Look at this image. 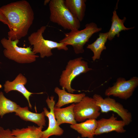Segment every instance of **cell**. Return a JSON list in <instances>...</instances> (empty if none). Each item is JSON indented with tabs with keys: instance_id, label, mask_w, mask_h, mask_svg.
<instances>
[{
	"instance_id": "1",
	"label": "cell",
	"mask_w": 138,
	"mask_h": 138,
	"mask_svg": "<svg viewBox=\"0 0 138 138\" xmlns=\"http://www.w3.org/2000/svg\"><path fill=\"white\" fill-rule=\"evenodd\" d=\"M0 11L8 21V38L19 40L27 35L34 19V12L28 2L22 0L12 2L2 6Z\"/></svg>"
},
{
	"instance_id": "2",
	"label": "cell",
	"mask_w": 138,
	"mask_h": 138,
	"mask_svg": "<svg viewBox=\"0 0 138 138\" xmlns=\"http://www.w3.org/2000/svg\"><path fill=\"white\" fill-rule=\"evenodd\" d=\"M50 21L64 29L70 31L79 29L80 22L66 6L64 0H51L49 3Z\"/></svg>"
},
{
	"instance_id": "3",
	"label": "cell",
	"mask_w": 138,
	"mask_h": 138,
	"mask_svg": "<svg viewBox=\"0 0 138 138\" xmlns=\"http://www.w3.org/2000/svg\"><path fill=\"white\" fill-rule=\"evenodd\" d=\"M102 29V28L98 27L94 22L88 23L82 30H73L65 33L64 37L59 42L67 45H72L76 54L82 53L84 52V46L89 41V39L94 33L101 31Z\"/></svg>"
},
{
	"instance_id": "4",
	"label": "cell",
	"mask_w": 138,
	"mask_h": 138,
	"mask_svg": "<svg viewBox=\"0 0 138 138\" xmlns=\"http://www.w3.org/2000/svg\"><path fill=\"white\" fill-rule=\"evenodd\" d=\"M19 41V40H12L8 38H2L1 42L4 48L3 51L4 56L19 63H30L35 61L39 56L32 51L30 47H18V44Z\"/></svg>"
},
{
	"instance_id": "5",
	"label": "cell",
	"mask_w": 138,
	"mask_h": 138,
	"mask_svg": "<svg viewBox=\"0 0 138 138\" xmlns=\"http://www.w3.org/2000/svg\"><path fill=\"white\" fill-rule=\"evenodd\" d=\"M46 28L45 26H42L28 37L29 42L33 46L32 51L36 54L39 53L40 57L43 58L52 55V50L53 49L67 51L68 48L65 44L45 39L44 38L43 34Z\"/></svg>"
},
{
	"instance_id": "6",
	"label": "cell",
	"mask_w": 138,
	"mask_h": 138,
	"mask_svg": "<svg viewBox=\"0 0 138 138\" xmlns=\"http://www.w3.org/2000/svg\"><path fill=\"white\" fill-rule=\"evenodd\" d=\"M92 69L89 67L87 62L79 57L69 60L65 70L61 75L59 82L62 89H66L67 91L73 94L76 91L72 88V82L77 76L82 73H86Z\"/></svg>"
},
{
	"instance_id": "7",
	"label": "cell",
	"mask_w": 138,
	"mask_h": 138,
	"mask_svg": "<svg viewBox=\"0 0 138 138\" xmlns=\"http://www.w3.org/2000/svg\"><path fill=\"white\" fill-rule=\"evenodd\" d=\"M93 98L101 112L112 111L117 113L125 122L126 125H129L132 121L131 113L114 99L109 97L104 98L101 95L97 94H94Z\"/></svg>"
},
{
	"instance_id": "8",
	"label": "cell",
	"mask_w": 138,
	"mask_h": 138,
	"mask_svg": "<svg viewBox=\"0 0 138 138\" xmlns=\"http://www.w3.org/2000/svg\"><path fill=\"white\" fill-rule=\"evenodd\" d=\"M138 86V78L136 76L133 77L128 80L124 78L119 77L112 86L106 89L105 94L107 97L112 96L127 100L132 95Z\"/></svg>"
},
{
	"instance_id": "9",
	"label": "cell",
	"mask_w": 138,
	"mask_h": 138,
	"mask_svg": "<svg viewBox=\"0 0 138 138\" xmlns=\"http://www.w3.org/2000/svg\"><path fill=\"white\" fill-rule=\"evenodd\" d=\"M100 109L93 98L85 96L79 102L75 104V119L82 122L87 119H96L100 114Z\"/></svg>"
},
{
	"instance_id": "10",
	"label": "cell",
	"mask_w": 138,
	"mask_h": 138,
	"mask_svg": "<svg viewBox=\"0 0 138 138\" xmlns=\"http://www.w3.org/2000/svg\"><path fill=\"white\" fill-rule=\"evenodd\" d=\"M54 96H52L50 98L48 96L46 100L50 111L45 107L43 108V111L45 116L48 118L49 124L47 129L42 131L41 138H49L53 135L60 136L62 135L64 132L63 129L58 124L54 115V109L55 101L54 100Z\"/></svg>"
},
{
	"instance_id": "11",
	"label": "cell",
	"mask_w": 138,
	"mask_h": 138,
	"mask_svg": "<svg viewBox=\"0 0 138 138\" xmlns=\"http://www.w3.org/2000/svg\"><path fill=\"white\" fill-rule=\"evenodd\" d=\"M97 124L95 135L112 131L123 133L126 131L124 128L126 125L125 122L122 120H118L113 113L109 118H103L97 120Z\"/></svg>"
},
{
	"instance_id": "12",
	"label": "cell",
	"mask_w": 138,
	"mask_h": 138,
	"mask_svg": "<svg viewBox=\"0 0 138 138\" xmlns=\"http://www.w3.org/2000/svg\"><path fill=\"white\" fill-rule=\"evenodd\" d=\"M27 82L26 78L21 73L19 74L12 81L7 80L4 85V90L8 93L12 90L17 91L22 94L27 99L29 107L32 108V106L29 100V98L33 94H41L43 93H33L28 91L25 86Z\"/></svg>"
},
{
	"instance_id": "13",
	"label": "cell",
	"mask_w": 138,
	"mask_h": 138,
	"mask_svg": "<svg viewBox=\"0 0 138 138\" xmlns=\"http://www.w3.org/2000/svg\"><path fill=\"white\" fill-rule=\"evenodd\" d=\"M54 91L58 95V101L54 107L61 108L62 106L70 103H77L80 102L86 95L84 93L74 94L66 91L65 89H61L58 87Z\"/></svg>"
},
{
	"instance_id": "14",
	"label": "cell",
	"mask_w": 138,
	"mask_h": 138,
	"mask_svg": "<svg viewBox=\"0 0 138 138\" xmlns=\"http://www.w3.org/2000/svg\"><path fill=\"white\" fill-rule=\"evenodd\" d=\"M16 115L26 121H30L36 124L39 126L45 125V115L43 111L40 113L30 111L28 107H21L19 106L15 112Z\"/></svg>"
},
{
	"instance_id": "15",
	"label": "cell",
	"mask_w": 138,
	"mask_h": 138,
	"mask_svg": "<svg viewBox=\"0 0 138 138\" xmlns=\"http://www.w3.org/2000/svg\"><path fill=\"white\" fill-rule=\"evenodd\" d=\"M75 103L64 108L54 107V113L58 124L60 125L64 123L74 124L77 123L74 111Z\"/></svg>"
},
{
	"instance_id": "16",
	"label": "cell",
	"mask_w": 138,
	"mask_h": 138,
	"mask_svg": "<svg viewBox=\"0 0 138 138\" xmlns=\"http://www.w3.org/2000/svg\"><path fill=\"white\" fill-rule=\"evenodd\" d=\"M97 124L96 119H91L79 123L71 124L70 127L79 133L82 137L93 138Z\"/></svg>"
},
{
	"instance_id": "17",
	"label": "cell",
	"mask_w": 138,
	"mask_h": 138,
	"mask_svg": "<svg viewBox=\"0 0 138 138\" xmlns=\"http://www.w3.org/2000/svg\"><path fill=\"white\" fill-rule=\"evenodd\" d=\"M86 2L85 0H65L64 4L73 16L81 22L85 15Z\"/></svg>"
},
{
	"instance_id": "18",
	"label": "cell",
	"mask_w": 138,
	"mask_h": 138,
	"mask_svg": "<svg viewBox=\"0 0 138 138\" xmlns=\"http://www.w3.org/2000/svg\"><path fill=\"white\" fill-rule=\"evenodd\" d=\"M126 20L124 17L122 19L119 18L115 10L113 12L112 18V23L110 28L108 32V39L112 40L116 36L119 37L120 32L123 30H127L133 29L134 27L127 28L124 25Z\"/></svg>"
},
{
	"instance_id": "19",
	"label": "cell",
	"mask_w": 138,
	"mask_h": 138,
	"mask_svg": "<svg viewBox=\"0 0 138 138\" xmlns=\"http://www.w3.org/2000/svg\"><path fill=\"white\" fill-rule=\"evenodd\" d=\"M108 36V32L100 33L99 37L94 42L87 45V48L90 49L93 52V55L92 58L93 61L99 59L102 51L106 49L105 44L107 40Z\"/></svg>"
},
{
	"instance_id": "20",
	"label": "cell",
	"mask_w": 138,
	"mask_h": 138,
	"mask_svg": "<svg viewBox=\"0 0 138 138\" xmlns=\"http://www.w3.org/2000/svg\"><path fill=\"white\" fill-rule=\"evenodd\" d=\"M43 126H28L27 128L13 129L14 138H41Z\"/></svg>"
},
{
	"instance_id": "21",
	"label": "cell",
	"mask_w": 138,
	"mask_h": 138,
	"mask_svg": "<svg viewBox=\"0 0 138 138\" xmlns=\"http://www.w3.org/2000/svg\"><path fill=\"white\" fill-rule=\"evenodd\" d=\"M19 106L6 98L3 92H0V116L2 118L6 113L15 112Z\"/></svg>"
},
{
	"instance_id": "22",
	"label": "cell",
	"mask_w": 138,
	"mask_h": 138,
	"mask_svg": "<svg viewBox=\"0 0 138 138\" xmlns=\"http://www.w3.org/2000/svg\"><path fill=\"white\" fill-rule=\"evenodd\" d=\"M0 138H14L12 131L9 129L5 130L0 126Z\"/></svg>"
},
{
	"instance_id": "23",
	"label": "cell",
	"mask_w": 138,
	"mask_h": 138,
	"mask_svg": "<svg viewBox=\"0 0 138 138\" xmlns=\"http://www.w3.org/2000/svg\"><path fill=\"white\" fill-rule=\"evenodd\" d=\"M0 21L2 22L5 24L6 25L8 26V24L7 19L4 15L0 11Z\"/></svg>"
},
{
	"instance_id": "24",
	"label": "cell",
	"mask_w": 138,
	"mask_h": 138,
	"mask_svg": "<svg viewBox=\"0 0 138 138\" xmlns=\"http://www.w3.org/2000/svg\"><path fill=\"white\" fill-rule=\"evenodd\" d=\"M50 0H45L44 1V5H46L47 4H49Z\"/></svg>"
},
{
	"instance_id": "25",
	"label": "cell",
	"mask_w": 138,
	"mask_h": 138,
	"mask_svg": "<svg viewBox=\"0 0 138 138\" xmlns=\"http://www.w3.org/2000/svg\"><path fill=\"white\" fill-rule=\"evenodd\" d=\"M77 138H81V137H80L79 136H78L77 137Z\"/></svg>"
}]
</instances>
